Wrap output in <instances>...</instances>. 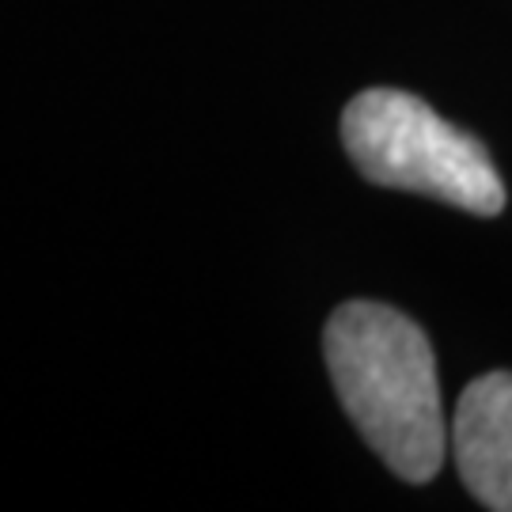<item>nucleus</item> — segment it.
Segmentation results:
<instances>
[{
    "label": "nucleus",
    "mask_w": 512,
    "mask_h": 512,
    "mask_svg": "<svg viewBox=\"0 0 512 512\" xmlns=\"http://www.w3.org/2000/svg\"><path fill=\"white\" fill-rule=\"evenodd\" d=\"M452 456L478 505L512 512V372H486L459 395Z\"/></svg>",
    "instance_id": "obj_3"
},
{
    "label": "nucleus",
    "mask_w": 512,
    "mask_h": 512,
    "mask_svg": "<svg viewBox=\"0 0 512 512\" xmlns=\"http://www.w3.org/2000/svg\"><path fill=\"white\" fill-rule=\"evenodd\" d=\"M342 141L368 183L425 194L478 217L505 209V183L486 145L444 122L418 95L399 88L353 95L342 110Z\"/></svg>",
    "instance_id": "obj_2"
},
{
    "label": "nucleus",
    "mask_w": 512,
    "mask_h": 512,
    "mask_svg": "<svg viewBox=\"0 0 512 512\" xmlns=\"http://www.w3.org/2000/svg\"><path fill=\"white\" fill-rule=\"evenodd\" d=\"M334 391L368 448L406 482H429L444 463L448 429L437 357L425 330L376 300L334 308L323 330Z\"/></svg>",
    "instance_id": "obj_1"
}]
</instances>
